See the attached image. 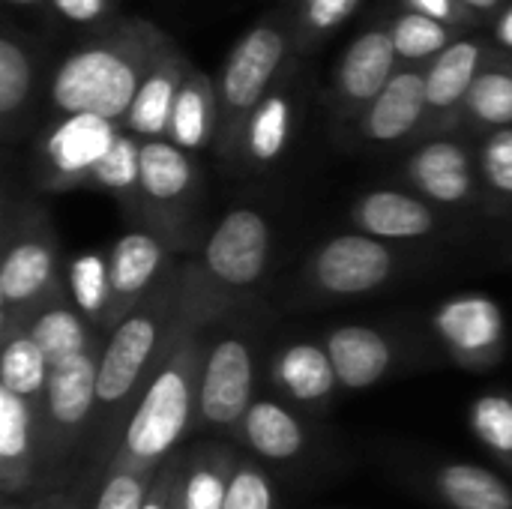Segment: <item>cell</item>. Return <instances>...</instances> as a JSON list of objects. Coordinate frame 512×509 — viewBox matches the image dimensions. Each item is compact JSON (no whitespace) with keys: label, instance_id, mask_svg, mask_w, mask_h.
I'll use <instances>...</instances> for the list:
<instances>
[{"label":"cell","instance_id":"obj_1","mask_svg":"<svg viewBox=\"0 0 512 509\" xmlns=\"http://www.w3.org/2000/svg\"><path fill=\"white\" fill-rule=\"evenodd\" d=\"M171 42L162 27L138 15H117L84 33L48 78L51 117L93 114L123 126L144 78Z\"/></svg>","mask_w":512,"mask_h":509},{"label":"cell","instance_id":"obj_2","mask_svg":"<svg viewBox=\"0 0 512 509\" xmlns=\"http://www.w3.org/2000/svg\"><path fill=\"white\" fill-rule=\"evenodd\" d=\"M186 276V273H183ZM207 288H189L183 282V315L177 336L138 396L132 417L126 423L123 441L117 447V459L111 465L132 468V471H153L189 432L192 414L198 411V387H201V366L204 357L198 345L201 324L213 318L219 303H213Z\"/></svg>","mask_w":512,"mask_h":509},{"label":"cell","instance_id":"obj_3","mask_svg":"<svg viewBox=\"0 0 512 509\" xmlns=\"http://www.w3.org/2000/svg\"><path fill=\"white\" fill-rule=\"evenodd\" d=\"M183 273L168 276L111 330L99 354V408L105 414L123 411L132 396L150 384L162 366L183 315Z\"/></svg>","mask_w":512,"mask_h":509},{"label":"cell","instance_id":"obj_4","mask_svg":"<svg viewBox=\"0 0 512 509\" xmlns=\"http://www.w3.org/2000/svg\"><path fill=\"white\" fill-rule=\"evenodd\" d=\"M291 57H294V39H291V18L285 6L267 9L231 45L216 78V93H219L216 153L225 162H237L240 138L252 111L270 93V87L291 63Z\"/></svg>","mask_w":512,"mask_h":509},{"label":"cell","instance_id":"obj_5","mask_svg":"<svg viewBox=\"0 0 512 509\" xmlns=\"http://www.w3.org/2000/svg\"><path fill=\"white\" fill-rule=\"evenodd\" d=\"M6 249L0 264V315L3 333L24 327L30 315L57 294V243L45 210L21 204L6 216Z\"/></svg>","mask_w":512,"mask_h":509},{"label":"cell","instance_id":"obj_6","mask_svg":"<svg viewBox=\"0 0 512 509\" xmlns=\"http://www.w3.org/2000/svg\"><path fill=\"white\" fill-rule=\"evenodd\" d=\"M399 69V57L393 48L387 15L372 18L354 39L342 48L339 60L330 69L327 81V105L336 123L357 126L363 111L381 96L390 78Z\"/></svg>","mask_w":512,"mask_h":509},{"label":"cell","instance_id":"obj_7","mask_svg":"<svg viewBox=\"0 0 512 509\" xmlns=\"http://www.w3.org/2000/svg\"><path fill=\"white\" fill-rule=\"evenodd\" d=\"M123 126L93 117H51L36 144V180L45 192L87 186L93 168L114 147Z\"/></svg>","mask_w":512,"mask_h":509},{"label":"cell","instance_id":"obj_8","mask_svg":"<svg viewBox=\"0 0 512 509\" xmlns=\"http://www.w3.org/2000/svg\"><path fill=\"white\" fill-rule=\"evenodd\" d=\"M432 330L465 369H492L507 345L504 309L486 294H459L441 303L432 315Z\"/></svg>","mask_w":512,"mask_h":509},{"label":"cell","instance_id":"obj_9","mask_svg":"<svg viewBox=\"0 0 512 509\" xmlns=\"http://www.w3.org/2000/svg\"><path fill=\"white\" fill-rule=\"evenodd\" d=\"M495 57V45L483 33H465L459 36L444 54H438L426 66V102H429V120L423 138L432 135H450L459 129L462 105L483 72V66Z\"/></svg>","mask_w":512,"mask_h":509},{"label":"cell","instance_id":"obj_10","mask_svg":"<svg viewBox=\"0 0 512 509\" xmlns=\"http://www.w3.org/2000/svg\"><path fill=\"white\" fill-rule=\"evenodd\" d=\"M93 408H99V357L81 354L75 360L51 366L39 408L42 444H51L57 450L69 447L81 435L84 423L93 417Z\"/></svg>","mask_w":512,"mask_h":509},{"label":"cell","instance_id":"obj_11","mask_svg":"<svg viewBox=\"0 0 512 509\" xmlns=\"http://www.w3.org/2000/svg\"><path fill=\"white\" fill-rule=\"evenodd\" d=\"M300 96H303V60L291 57V63L282 69V75L276 78L270 93L261 99V105L252 111L243 129L240 156H237L240 165L267 168L285 156L297 129Z\"/></svg>","mask_w":512,"mask_h":509},{"label":"cell","instance_id":"obj_12","mask_svg":"<svg viewBox=\"0 0 512 509\" xmlns=\"http://www.w3.org/2000/svg\"><path fill=\"white\" fill-rule=\"evenodd\" d=\"M270 258V225L252 207L228 210L207 240L204 267L225 288H249Z\"/></svg>","mask_w":512,"mask_h":509},{"label":"cell","instance_id":"obj_13","mask_svg":"<svg viewBox=\"0 0 512 509\" xmlns=\"http://www.w3.org/2000/svg\"><path fill=\"white\" fill-rule=\"evenodd\" d=\"M252 354L237 336L216 342L201 366L198 414L210 426H237L252 408Z\"/></svg>","mask_w":512,"mask_h":509},{"label":"cell","instance_id":"obj_14","mask_svg":"<svg viewBox=\"0 0 512 509\" xmlns=\"http://www.w3.org/2000/svg\"><path fill=\"white\" fill-rule=\"evenodd\" d=\"M393 273V252L384 240L369 234H339L321 246L312 261L315 282L336 297L369 294L384 285Z\"/></svg>","mask_w":512,"mask_h":509},{"label":"cell","instance_id":"obj_15","mask_svg":"<svg viewBox=\"0 0 512 509\" xmlns=\"http://www.w3.org/2000/svg\"><path fill=\"white\" fill-rule=\"evenodd\" d=\"M426 69L399 66L381 96L357 120V135L369 144H399L426 132Z\"/></svg>","mask_w":512,"mask_h":509},{"label":"cell","instance_id":"obj_16","mask_svg":"<svg viewBox=\"0 0 512 509\" xmlns=\"http://www.w3.org/2000/svg\"><path fill=\"white\" fill-rule=\"evenodd\" d=\"M408 183L435 204H465L477 189L471 150L450 135L423 138L405 162Z\"/></svg>","mask_w":512,"mask_h":509},{"label":"cell","instance_id":"obj_17","mask_svg":"<svg viewBox=\"0 0 512 509\" xmlns=\"http://www.w3.org/2000/svg\"><path fill=\"white\" fill-rule=\"evenodd\" d=\"M168 252L159 237L147 231H129L114 240L108 255L111 276V330L120 324V315H129L165 276H168Z\"/></svg>","mask_w":512,"mask_h":509},{"label":"cell","instance_id":"obj_18","mask_svg":"<svg viewBox=\"0 0 512 509\" xmlns=\"http://www.w3.org/2000/svg\"><path fill=\"white\" fill-rule=\"evenodd\" d=\"M198 192V165L192 153L180 150L168 138L144 141L141 147V180L135 201L156 216H171L186 207Z\"/></svg>","mask_w":512,"mask_h":509},{"label":"cell","instance_id":"obj_19","mask_svg":"<svg viewBox=\"0 0 512 509\" xmlns=\"http://www.w3.org/2000/svg\"><path fill=\"white\" fill-rule=\"evenodd\" d=\"M192 66L195 63L186 57V51L177 42H171L165 48V54L156 60V66L150 69V75L144 78V84L123 120V129L141 141L168 138L174 102H177V93H180L186 75L192 72Z\"/></svg>","mask_w":512,"mask_h":509},{"label":"cell","instance_id":"obj_20","mask_svg":"<svg viewBox=\"0 0 512 509\" xmlns=\"http://www.w3.org/2000/svg\"><path fill=\"white\" fill-rule=\"evenodd\" d=\"M39 441L42 426L36 405L0 387V483L6 498L30 489Z\"/></svg>","mask_w":512,"mask_h":509},{"label":"cell","instance_id":"obj_21","mask_svg":"<svg viewBox=\"0 0 512 509\" xmlns=\"http://www.w3.org/2000/svg\"><path fill=\"white\" fill-rule=\"evenodd\" d=\"M351 222L360 234H369L375 240H417L435 228L438 216L423 198L411 192L372 189L354 201Z\"/></svg>","mask_w":512,"mask_h":509},{"label":"cell","instance_id":"obj_22","mask_svg":"<svg viewBox=\"0 0 512 509\" xmlns=\"http://www.w3.org/2000/svg\"><path fill=\"white\" fill-rule=\"evenodd\" d=\"M39 84V51L33 36L6 21L0 33V123L6 138H15L24 114L33 105Z\"/></svg>","mask_w":512,"mask_h":509},{"label":"cell","instance_id":"obj_23","mask_svg":"<svg viewBox=\"0 0 512 509\" xmlns=\"http://www.w3.org/2000/svg\"><path fill=\"white\" fill-rule=\"evenodd\" d=\"M216 138H219L216 81L204 69L192 66V72L186 75V81L177 93V102H174L168 141L186 153H198V150L216 147Z\"/></svg>","mask_w":512,"mask_h":509},{"label":"cell","instance_id":"obj_24","mask_svg":"<svg viewBox=\"0 0 512 509\" xmlns=\"http://www.w3.org/2000/svg\"><path fill=\"white\" fill-rule=\"evenodd\" d=\"M324 348L330 354L339 384L348 390H366L378 384L393 363L387 336L372 327H339L327 336Z\"/></svg>","mask_w":512,"mask_h":509},{"label":"cell","instance_id":"obj_25","mask_svg":"<svg viewBox=\"0 0 512 509\" xmlns=\"http://www.w3.org/2000/svg\"><path fill=\"white\" fill-rule=\"evenodd\" d=\"M24 330L45 354L48 366H60L81 354H96V345L90 339V327L84 324V315L75 306H69L60 294L48 297L30 315Z\"/></svg>","mask_w":512,"mask_h":509},{"label":"cell","instance_id":"obj_26","mask_svg":"<svg viewBox=\"0 0 512 509\" xmlns=\"http://www.w3.org/2000/svg\"><path fill=\"white\" fill-rule=\"evenodd\" d=\"M512 126V63L495 51V57L477 75L459 117V129L471 135H492Z\"/></svg>","mask_w":512,"mask_h":509},{"label":"cell","instance_id":"obj_27","mask_svg":"<svg viewBox=\"0 0 512 509\" xmlns=\"http://www.w3.org/2000/svg\"><path fill=\"white\" fill-rule=\"evenodd\" d=\"M273 378L285 396H291L303 405L327 399L339 381L327 348H318L309 342L285 348L273 366Z\"/></svg>","mask_w":512,"mask_h":509},{"label":"cell","instance_id":"obj_28","mask_svg":"<svg viewBox=\"0 0 512 509\" xmlns=\"http://www.w3.org/2000/svg\"><path fill=\"white\" fill-rule=\"evenodd\" d=\"M387 24H390V36H393V48L399 57V66H429L438 54H444L459 36L453 27L426 18L420 12L402 9V6H390L387 12Z\"/></svg>","mask_w":512,"mask_h":509},{"label":"cell","instance_id":"obj_29","mask_svg":"<svg viewBox=\"0 0 512 509\" xmlns=\"http://www.w3.org/2000/svg\"><path fill=\"white\" fill-rule=\"evenodd\" d=\"M48 375H51V366L45 354L39 351V345L30 339V333L24 327L6 330L3 354H0V387L27 399L39 411L45 387H48Z\"/></svg>","mask_w":512,"mask_h":509},{"label":"cell","instance_id":"obj_30","mask_svg":"<svg viewBox=\"0 0 512 509\" xmlns=\"http://www.w3.org/2000/svg\"><path fill=\"white\" fill-rule=\"evenodd\" d=\"M366 0H285L291 18L294 57L306 60L318 51L330 36H336L363 6Z\"/></svg>","mask_w":512,"mask_h":509},{"label":"cell","instance_id":"obj_31","mask_svg":"<svg viewBox=\"0 0 512 509\" xmlns=\"http://www.w3.org/2000/svg\"><path fill=\"white\" fill-rule=\"evenodd\" d=\"M435 489L450 509H512V489L480 465H444Z\"/></svg>","mask_w":512,"mask_h":509},{"label":"cell","instance_id":"obj_32","mask_svg":"<svg viewBox=\"0 0 512 509\" xmlns=\"http://www.w3.org/2000/svg\"><path fill=\"white\" fill-rule=\"evenodd\" d=\"M243 438L258 456L273 459V462L294 459L306 441L297 417L288 414L282 405L267 402V399L252 402L249 414L243 417Z\"/></svg>","mask_w":512,"mask_h":509},{"label":"cell","instance_id":"obj_33","mask_svg":"<svg viewBox=\"0 0 512 509\" xmlns=\"http://www.w3.org/2000/svg\"><path fill=\"white\" fill-rule=\"evenodd\" d=\"M66 288L72 294V306L93 324L111 327V276L108 258L96 252H84L66 267Z\"/></svg>","mask_w":512,"mask_h":509},{"label":"cell","instance_id":"obj_34","mask_svg":"<svg viewBox=\"0 0 512 509\" xmlns=\"http://www.w3.org/2000/svg\"><path fill=\"white\" fill-rule=\"evenodd\" d=\"M141 147H144V141L123 129L120 138L114 141V147L93 168L87 186L111 192L114 198H123V201H135L138 180H141Z\"/></svg>","mask_w":512,"mask_h":509},{"label":"cell","instance_id":"obj_35","mask_svg":"<svg viewBox=\"0 0 512 509\" xmlns=\"http://www.w3.org/2000/svg\"><path fill=\"white\" fill-rule=\"evenodd\" d=\"M468 426L474 438L498 459L512 465V399L492 393L480 396L468 408Z\"/></svg>","mask_w":512,"mask_h":509},{"label":"cell","instance_id":"obj_36","mask_svg":"<svg viewBox=\"0 0 512 509\" xmlns=\"http://www.w3.org/2000/svg\"><path fill=\"white\" fill-rule=\"evenodd\" d=\"M234 465L231 459L213 456L201 465H195L183 483H180V509H222L225 507V495H228V483H231Z\"/></svg>","mask_w":512,"mask_h":509},{"label":"cell","instance_id":"obj_37","mask_svg":"<svg viewBox=\"0 0 512 509\" xmlns=\"http://www.w3.org/2000/svg\"><path fill=\"white\" fill-rule=\"evenodd\" d=\"M153 489V471H132L111 465L108 480L93 509H144Z\"/></svg>","mask_w":512,"mask_h":509},{"label":"cell","instance_id":"obj_38","mask_svg":"<svg viewBox=\"0 0 512 509\" xmlns=\"http://www.w3.org/2000/svg\"><path fill=\"white\" fill-rule=\"evenodd\" d=\"M480 174L483 183L498 195L512 201V126L498 129L480 144Z\"/></svg>","mask_w":512,"mask_h":509},{"label":"cell","instance_id":"obj_39","mask_svg":"<svg viewBox=\"0 0 512 509\" xmlns=\"http://www.w3.org/2000/svg\"><path fill=\"white\" fill-rule=\"evenodd\" d=\"M117 6H120V0H48L51 18L63 21L66 27L84 30V33L114 21Z\"/></svg>","mask_w":512,"mask_h":509},{"label":"cell","instance_id":"obj_40","mask_svg":"<svg viewBox=\"0 0 512 509\" xmlns=\"http://www.w3.org/2000/svg\"><path fill=\"white\" fill-rule=\"evenodd\" d=\"M222 509H273L270 480L258 468H249V465L234 468Z\"/></svg>","mask_w":512,"mask_h":509},{"label":"cell","instance_id":"obj_41","mask_svg":"<svg viewBox=\"0 0 512 509\" xmlns=\"http://www.w3.org/2000/svg\"><path fill=\"white\" fill-rule=\"evenodd\" d=\"M402 9L420 12L426 18H435L447 27H453L456 33H483V24L459 3V0H393Z\"/></svg>","mask_w":512,"mask_h":509},{"label":"cell","instance_id":"obj_42","mask_svg":"<svg viewBox=\"0 0 512 509\" xmlns=\"http://www.w3.org/2000/svg\"><path fill=\"white\" fill-rule=\"evenodd\" d=\"M180 465L171 462L156 480H153V489H150V498L144 509H177L180 507Z\"/></svg>","mask_w":512,"mask_h":509},{"label":"cell","instance_id":"obj_43","mask_svg":"<svg viewBox=\"0 0 512 509\" xmlns=\"http://www.w3.org/2000/svg\"><path fill=\"white\" fill-rule=\"evenodd\" d=\"M483 27H492L495 24V18L510 6L512 0H459Z\"/></svg>","mask_w":512,"mask_h":509},{"label":"cell","instance_id":"obj_44","mask_svg":"<svg viewBox=\"0 0 512 509\" xmlns=\"http://www.w3.org/2000/svg\"><path fill=\"white\" fill-rule=\"evenodd\" d=\"M15 12H48V0H3Z\"/></svg>","mask_w":512,"mask_h":509},{"label":"cell","instance_id":"obj_45","mask_svg":"<svg viewBox=\"0 0 512 509\" xmlns=\"http://www.w3.org/2000/svg\"><path fill=\"white\" fill-rule=\"evenodd\" d=\"M3 509H21V507H15V504H6V507Z\"/></svg>","mask_w":512,"mask_h":509},{"label":"cell","instance_id":"obj_46","mask_svg":"<svg viewBox=\"0 0 512 509\" xmlns=\"http://www.w3.org/2000/svg\"><path fill=\"white\" fill-rule=\"evenodd\" d=\"M507 60H510V63H512V57H507Z\"/></svg>","mask_w":512,"mask_h":509},{"label":"cell","instance_id":"obj_47","mask_svg":"<svg viewBox=\"0 0 512 509\" xmlns=\"http://www.w3.org/2000/svg\"><path fill=\"white\" fill-rule=\"evenodd\" d=\"M177 509H180V507H177Z\"/></svg>","mask_w":512,"mask_h":509}]
</instances>
